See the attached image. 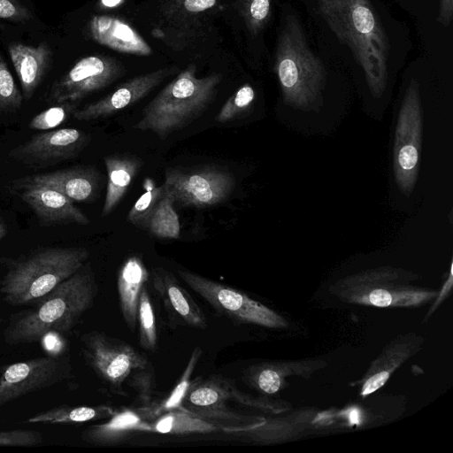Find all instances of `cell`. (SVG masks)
<instances>
[{
    "mask_svg": "<svg viewBox=\"0 0 453 453\" xmlns=\"http://www.w3.org/2000/svg\"><path fill=\"white\" fill-rule=\"evenodd\" d=\"M78 101H65L46 109L35 115L29 122L34 130H51L66 121L78 109Z\"/></svg>",
    "mask_w": 453,
    "mask_h": 453,
    "instance_id": "obj_32",
    "label": "cell"
},
{
    "mask_svg": "<svg viewBox=\"0 0 453 453\" xmlns=\"http://www.w3.org/2000/svg\"><path fill=\"white\" fill-rule=\"evenodd\" d=\"M11 60L22 88L23 97H32L52 63V50L47 42L38 46L12 43L8 48Z\"/></svg>",
    "mask_w": 453,
    "mask_h": 453,
    "instance_id": "obj_20",
    "label": "cell"
},
{
    "mask_svg": "<svg viewBox=\"0 0 453 453\" xmlns=\"http://www.w3.org/2000/svg\"><path fill=\"white\" fill-rule=\"evenodd\" d=\"M7 234V226L6 224L0 220V241Z\"/></svg>",
    "mask_w": 453,
    "mask_h": 453,
    "instance_id": "obj_42",
    "label": "cell"
},
{
    "mask_svg": "<svg viewBox=\"0 0 453 453\" xmlns=\"http://www.w3.org/2000/svg\"><path fill=\"white\" fill-rule=\"evenodd\" d=\"M274 69L286 103L305 109L320 96L326 78L324 65L311 50L293 15L287 16L280 29Z\"/></svg>",
    "mask_w": 453,
    "mask_h": 453,
    "instance_id": "obj_5",
    "label": "cell"
},
{
    "mask_svg": "<svg viewBox=\"0 0 453 453\" xmlns=\"http://www.w3.org/2000/svg\"><path fill=\"white\" fill-rule=\"evenodd\" d=\"M137 324L140 345L144 349L155 350L157 343V334L154 309L147 284L142 288L139 297Z\"/></svg>",
    "mask_w": 453,
    "mask_h": 453,
    "instance_id": "obj_29",
    "label": "cell"
},
{
    "mask_svg": "<svg viewBox=\"0 0 453 453\" xmlns=\"http://www.w3.org/2000/svg\"><path fill=\"white\" fill-rule=\"evenodd\" d=\"M149 279L148 270L137 256L127 257L121 265L117 278L119 307L128 328L137 326V309L142 288Z\"/></svg>",
    "mask_w": 453,
    "mask_h": 453,
    "instance_id": "obj_22",
    "label": "cell"
},
{
    "mask_svg": "<svg viewBox=\"0 0 453 453\" xmlns=\"http://www.w3.org/2000/svg\"><path fill=\"white\" fill-rule=\"evenodd\" d=\"M173 197L165 191L155 208L147 231L160 239H178L180 234L179 216L173 207Z\"/></svg>",
    "mask_w": 453,
    "mask_h": 453,
    "instance_id": "obj_28",
    "label": "cell"
},
{
    "mask_svg": "<svg viewBox=\"0 0 453 453\" xmlns=\"http://www.w3.org/2000/svg\"><path fill=\"white\" fill-rule=\"evenodd\" d=\"M152 286L161 299L173 326L181 325L197 329L207 327V320L192 296L166 269H152Z\"/></svg>",
    "mask_w": 453,
    "mask_h": 453,
    "instance_id": "obj_16",
    "label": "cell"
},
{
    "mask_svg": "<svg viewBox=\"0 0 453 453\" xmlns=\"http://www.w3.org/2000/svg\"><path fill=\"white\" fill-rule=\"evenodd\" d=\"M88 30L94 41L113 50L140 56L152 52L147 42L132 27L119 19L96 15L89 21Z\"/></svg>",
    "mask_w": 453,
    "mask_h": 453,
    "instance_id": "obj_21",
    "label": "cell"
},
{
    "mask_svg": "<svg viewBox=\"0 0 453 453\" xmlns=\"http://www.w3.org/2000/svg\"><path fill=\"white\" fill-rule=\"evenodd\" d=\"M43 341L44 348L51 353H57L58 350H62V341L59 339L58 333L50 332L42 336L41 339Z\"/></svg>",
    "mask_w": 453,
    "mask_h": 453,
    "instance_id": "obj_39",
    "label": "cell"
},
{
    "mask_svg": "<svg viewBox=\"0 0 453 453\" xmlns=\"http://www.w3.org/2000/svg\"><path fill=\"white\" fill-rule=\"evenodd\" d=\"M216 2L217 0H169L164 8V15L169 20L173 19L177 25L180 22L184 25H195V21H199L196 17L212 8Z\"/></svg>",
    "mask_w": 453,
    "mask_h": 453,
    "instance_id": "obj_31",
    "label": "cell"
},
{
    "mask_svg": "<svg viewBox=\"0 0 453 453\" xmlns=\"http://www.w3.org/2000/svg\"><path fill=\"white\" fill-rule=\"evenodd\" d=\"M151 428L152 432L168 434H207L218 430L214 424L184 411L166 413L151 424Z\"/></svg>",
    "mask_w": 453,
    "mask_h": 453,
    "instance_id": "obj_27",
    "label": "cell"
},
{
    "mask_svg": "<svg viewBox=\"0 0 453 453\" xmlns=\"http://www.w3.org/2000/svg\"><path fill=\"white\" fill-rule=\"evenodd\" d=\"M22 200L33 210L42 225L89 224L88 218L62 193L44 186L25 188Z\"/></svg>",
    "mask_w": 453,
    "mask_h": 453,
    "instance_id": "obj_18",
    "label": "cell"
},
{
    "mask_svg": "<svg viewBox=\"0 0 453 453\" xmlns=\"http://www.w3.org/2000/svg\"><path fill=\"white\" fill-rule=\"evenodd\" d=\"M66 359L43 357L7 365L0 375V406L70 376Z\"/></svg>",
    "mask_w": 453,
    "mask_h": 453,
    "instance_id": "obj_13",
    "label": "cell"
},
{
    "mask_svg": "<svg viewBox=\"0 0 453 453\" xmlns=\"http://www.w3.org/2000/svg\"><path fill=\"white\" fill-rule=\"evenodd\" d=\"M439 21L448 27L450 24L453 14V0H440Z\"/></svg>",
    "mask_w": 453,
    "mask_h": 453,
    "instance_id": "obj_40",
    "label": "cell"
},
{
    "mask_svg": "<svg viewBox=\"0 0 453 453\" xmlns=\"http://www.w3.org/2000/svg\"><path fill=\"white\" fill-rule=\"evenodd\" d=\"M89 141L81 129H54L32 136L11 150L9 157L29 168H45L76 157Z\"/></svg>",
    "mask_w": 453,
    "mask_h": 453,
    "instance_id": "obj_12",
    "label": "cell"
},
{
    "mask_svg": "<svg viewBox=\"0 0 453 453\" xmlns=\"http://www.w3.org/2000/svg\"><path fill=\"white\" fill-rule=\"evenodd\" d=\"M417 275L382 267L347 276L330 292L347 303L375 307H418L435 299L439 292L411 283Z\"/></svg>",
    "mask_w": 453,
    "mask_h": 453,
    "instance_id": "obj_6",
    "label": "cell"
},
{
    "mask_svg": "<svg viewBox=\"0 0 453 453\" xmlns=\"http://www.w3.org/2000/svg\"><path fill=\"white\" fill-rule=\"evenodd\" d=\"M196 73L195 65L180 73L146 105L134 128L165 139L198 119L214 99L222 75L198 78Z\"/></svg>",
    "mask_w": 453,
    "mask_h": 453,
    "instance_id": "obj_3",
    "label": "cell"
},
{
    "mask_svg": "<svg viewBox=\"0 0 453 453\" xmlns=\"http://www.w3.org/2000/svg\"><path fill=\"white\" fill-rule=\"evenodd\" d=\"M84 248H46L16 261L0 291L11 305H32L77 273L88 258Z\"/></svg>",
    "mask_w": 453,
    "mask_h": 453,
    "instance_id": "obj_4",
    "label": "cell"
},
{
    "mask_svg": "<svg viewBox=\"0 0 453 453\" xmlns=\"http://www.w3.org/2000/svg\"><path fill=\"white\" fill-rule=\"evenodd\" d=\"M81 268L30 309L15 315L4 330L5 342L11 345L31 343L50 332L70 330L92 306L97 292L92 271Z\"/></svg>",
    "mask_w": 453,
    "mask_h": 453,
    "instance_id": "obj_2",
    "label": "cell"
},
{
    "mask_svg": "<svg viewBox=\"0 0 453 453\" xmlns=\"http://www.w3.org/2000/svg\"><path fill=\"white\" fill-rule=\"evenodd\" d=\"M125 73L122 64L111 58L85 57L53 83L48 100L56 104L79 101L93 92L108 87Z\"/></svg>",
    "mask_w": 453,
    "mask_h": 453,
    "instance_id": "obj_11",
    "label": "cell"
},
{
    "mask_svg": "<svg viewBox=\"0 0 453 453\" xmlns=\"http://www.w3.org/2000/svg\"><path fill=\"white\" fill-rule=\"evenodd\" d=\"M424 342L422 336L414 333L389 342L362 379L360 395L365 397L384 386L390 375L421 349Z\"/></svg>",
    "mask_w": 453,
    "mask_h": 453,
    "instance_id": "obj_19",
    "label": "cell"
},
{
    "mask_svg": "<svg viewBox=\"0 0 453 453\" xmlns=\"http://www.w3.org/2000/svg\"><path fill=\"white\" fill-rule=\"evenodd\" d=\"M124 0H100V4L104 7H115L121 4Z\"/></svg>",
    "mask_w": 453,
    "mask_h": 453,
    "instance_id": "obj_41",
    "label": "cell"
},
{
    "mask_svg": "<svg viewBox=\"0 0 453 453\" xmlns=\"http://www.w3.org/2000/svg\"><path fill=\"white\" fill-rule=\"evenodd\" d=\"M422 138V114L418 88L412 81L398 113L393 153L394 173L398 188L412 191L418 173Z\"/></svg>",
    "mask_w": 453,
    "mask_h": 453,
    "instance_id": "obj_9",
    "label": "cell"
},
{
    "mask_svg": "<svg viewBox=\"0 0 453 453\" xmlns=\"http://www.w3.org/2000/svg\"><path fill=\"white\" fill-rule=\"evenodd\" d=\"M133 432H152L151 424L143 422L134 411H124L104 424L90 426L84 431L82 438L87 442L107 444Z\"/></svg>",
    "mask_w": 453,
    "mask_h": 453,
    "instance_id": "obj_24",
    "label": "cell"
},
{
    "mask_svg": "<svg viewBox=\"0 0 453 453\" xmlns=\"http://www.w3.org/2000/svg\"><path fill=\"white\" fill-rule=\"evenodd\" d=\"M85 360L105 383L119 388L139 369L148 366V358L130 344L100 332L81 338Z\"/></svg>",
    "mask_w": 453,
    "mask_h": 453,
    "instance_id": "obj_10",
    "label": "cell"
},
{
    "mask_svg": "<svg viewBox=\"0 0 453 453\" xmlns=\"http://www.w3.org/2000/svg\"><path fill=\"white\" fill-rule=\"evenodd\" d=\"M23 96L13 77L0 56V113L13 112L22 105Z\"/></svg>",
    "mask_w": 453,
    "mask_h": 453,
    "instance_id": "obj_35",
    "label": "cell"
},
{
    "mask_svg": "<svg viewBox=\"0 0 453 453\" xmlns=\"http://www.w3.org/2000/svg\"><path fill=\"white\" fill-rule=\"evenodd\" d=\"M245 24L253 35L257 34L268 21L272 0H235Z\"/></svg>",
    "mask_w": 453,
    "mask_h": 453,
    "instance_id": "obj_34",
    "label": "cell"
},
{
    "mask_svg": "<svg viewBox=\"0 0 453 453\" xmlns=\"http://www.w3.org/2000/svg\"><path fill=\"white\" fill-rule=\"evenodd\" d=\"M255 100V91L250 84L239 88L223 104L216 116L219 123H226L237 119L250 109Z\"/></svg>",
    "mask_w": 453,
    "mask_h": 453,
    "instance_id": "obj_33",
    "label": "cell"
},
{
    "mask_svg": "<svg viewBox=\"0 0 453 453\" xmlns=\"http://www.w3.org/2000/svg\"><path fill=\"white\" fill-rule=\"evenodd\" d=\"M146 191L136 200L127 213V220L136 227L147 230L150 217L157 203L165 195V187L154 185L149 180L146 182Z\"/></svg>",
    "mask_w": 453,
    "mask_h": 453,
    "instance_id": "obj_30",
    "label": "cell"
},
{
    "mask_svg": "<svg viewBox=\"0 0 453 453\" xmlns=\"http://www.w3.org/2000/svg\"><path fill=\"white\" fill-rule=\"evenodd\" d=\"M102 177L96 168L77 165L54 172L26 176L13 181L17 188L44 186L68 197L72 202L89 203L101 188Z\"/></svg>",
    "mask_w": 453,
    "mask_h": 453,
    "instance_id": "obj_15",
    "label": "cell"
},
{
    "mask_svg": "<svg viewBox=\"0 0 453 453\" xmlns=\"http://www.w3.org/2000/svg\"><path fill=\"white\" fill-rule=\"evenodd\" d=\"M104 164L107 171V187L103 215L106 216L119 203L139 173L142 161L133 155L115 154L105 157Z\"/></svg>",
    "mask_w": 453,
    "mask_h": 453,
    "instance_id": "obj_23",
    "label": "cell"
},
{
    "mask_svg": "<svg viewBox=\"0 0 453 453\" xmlns=\"http://www.w3.org/2000/svg\"><path fill=\"white\" fill-rule=\"evenodd\" d=\"M234 387L225 379L211 377L189 385L183 396V405L203 418L239 419L226 406L234 398Z\"/></svg>",
    "mask_w": 453,
    "mask_h": 453,
    "instance_id": "obj_17",
    "label": "cell"
},
{
    "mask_svg": "<svg viewBox=\"0 0 453 453\" xmlns=\"http://www.w3.org/2000/svg\"><path fill=\"white\" fill-rule=\"evenodd\" d=\"M130 385L137 393V398L142 404H150L154 388L153 375L147 368L139 369L131 373Z\"/></svg>",
    "mask_w": 453,
    "mask_h": 453,
    "instance_id": "obj_37",
    "label": "cell"
},
{
    "mask_svg": "<svg viewBox=\"0 0 453 453\" xmlns=\"http://www.w3.org/2000/svg\"><path fill=\"white\" fill-rule=\"evenodd\" d=\"M42 437L34 430H0V446L30 447L40 444Z\"/></svg>",
    "mask_w": 453,
    "mask_h": 453,
    "instance_id": "obj_36",
    "label": "cell"
},
{
    "mask_svg": "<svg viewBox=\"0 0 453 453\" xmlns=\"http://www.w3.org/2000/svg\"><path fill=\"white\" fill-rule=\"evenodd\" d=\"M320 15L351 50L373 96L388 78L389 43L369 0H317Z\"/></svg>",
    "mask_w": 453,
    "mask_h": 453,
    "instance_id": "obj_1",
    "label": "cell"
},
{
    "mask_svg": "<svg viewBox=\"0 0 453 453\" xmlns=\"http://www.w3.org/2000/svg\"><path fill=\"white\" fill-rule=\"evenodd\" d=\"M32 18V12L19 0H0V19L27 21Z\"/></svg>",
    "mask_w": 453,
    "mask_h": 453,
    "instance_id": "obj_38",
    "label": "cell"
},
{
    "mask_svg": "<svg viewBox=\"0 0 453 453\" xmlns=\"http://www.w3.org/2000/svg\"><path fill=\"white\" fill-rule=\"evenodd\" d=\"M174 203L205 208L224 203L235 186L234 175L213 165L195 168H168L163 183Z\"/></svg>",
    "mask_w": 453,
    "mask_h": 453,
    "instance_id": "obj_7",
    "label": "cell"
},
{
    "mask_svg": "<svg viewBox=\"0 0 453 453\" xmlns=\"http://www.w3.org/2000/svg\"><path fill=\"white\" fill-rule=\"evenodd\" d=\"M113 414L106 406H60L40 412L26 422L33 424H73L82 423L94 419L104 418Z\"/></svg>",
    "mask_w": 453,
    "mask_h": 453,
    "instance_id": "obj_26",
    "label": "cell"
},
{
    "mask_svg": "<svg viewBox=\"0 0 453 453\" xmlns=\"http://www.w3.org/2000/svg\"><path fill=\"white\" fill-rule=\"evenodd\" d=\"M177 71L175 66L165 67L135 76L98 101L77 109L73 117L80 121L109 118L144 98Z\"/></svg>",
    "mask_w": 453,
    "mask_h": 453,
    "instance_id": "obj_14",
    "label": "cell"
},
{
    "mask_svg": "<svg viewBox=\"0 0 453 453\" xmlns=\"http://www.w3.org/2000/svg\"><path fill=\"white\" fill-rule=\"evenodd\" d=\"M299 363H261L254 365L246 371L245 381L253 388L265 394H274L283 386L284 378L298 373L303 367Z\"/></svg>",
    "mask_w": 453,
    "mask_h": 453,
    "instance_id": "obj_25",
    "label": "cell"
},
{
    "mask_svg": "<svg viewBox=\"0 0 453 453\" xmlns=\"http://www.w3.org/2000/svg\"><path fill=\"white\" fill-rule=\"evenodd\" d=\"M181 280L218 312L241 323L282 328L286 320L244 293L188 270H178Z\"/></svg>",
    "mask_w": 453,
    "mask_h": 453,
    "instance_id": "obj_8",
    "label": "cell"
}]
</instances>
